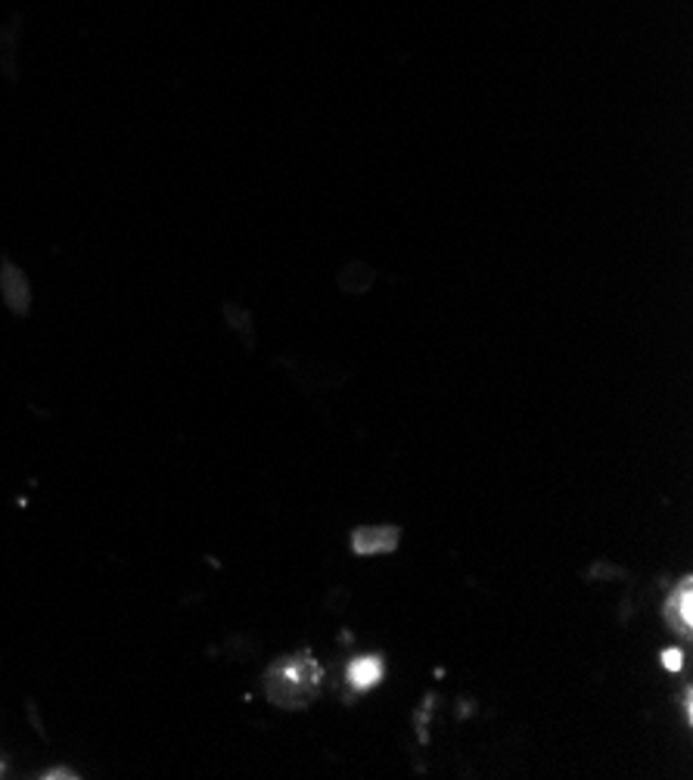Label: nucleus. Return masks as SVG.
Returning <instances> with one entry per match:
<instances>
[{
  "label": "nucleus",
  "instance_id": "obj_1",
  "mask_svg": "<svg viewBox=\"0 0 693 780\" xmlns=\"http://www.w3.org/2000/svg\"><path fill=\"white\" fill-rule=\"evenodd\" d=\"M321 688H324V668L308 650L283 656L265 675V693L278 709H308L318 700Z\"/></svg>",
  "mask_w": 693,
  "mask_h": 780
},
{
  "label": "nucleus",
  "instance_id": "obj_2",
  "mask_svg": "<svg viewBox=\"0 0 693 780\" xmlns=\"http://www.w3.org/2000/svg\"><path fill=\"white\" fill-rule=\"evenodd\" d=\"M401 541L398 526H361L351 532V553L370 557V553H393Z\"/></svg>",
  "mask_w": 693,
  "mask_h": 780
},
{
  "label": "nucleus",
  "instance_id": "obj_3",
  "mask_svg": "<svg viewBox=\"0 0 693 780\" xmlns=\"http://www.w3.org/2000/svg\"><path fill=\"white\" fill-rule=\"evenodd\" d=\"M666 619H669V628H678L684 638H691L693 635V581L691 578H681L678 591L669 597Z\"/></svg>",
  "mask_w": 693,
  "mask_h": 780
},
{
  "label": "nucleus",
  "instance_id": "obj_6",
  "mask_svg": "<svg viewBox=\"0 0 693 780\" xmlns=\"http://www.w3.org/2000/svg\"><path fill=\"white\" fill-rule=\"evenodd\" d=\"M663 663H666V668H671V672H681V650H666V653H663Z\"/></svg>",
  "mask_w": 693,
  "mask_h": 780
},
{
  "label": "nucleus",
  "instance_id": "obj_4",
  "mask_svg": "<svg viewBox=\"0 0 693 780\" xmlns=\"http://www.w3.org/2000/svg\"><path fill=\"white\" fill-rule=\"evenodd\" d=\"M383 681V660L380 656H358L351 666H348V685L355 690H370Z\"/></svg>",
  "mask_w": 693,
  "mask_h": 780
},
{
  "label": "nucleus",
  "instance_id": "obj_5",
  "mask_svg": "<svg viewBox=\"0 0 693 780\" xmlns=\"http://www.w3.org/2000/svg\"><path fill=\"white\" fill-rule=\"evenodd\" d=\"M3 283H7V290H10V298H13V308L16 311H28V290H25V280L23 274L16 271V268H10L7 265V277H3Z\"/></svg>",
  "mask_w": 693,
  "mask_h": 780
},
{
  "label": "nucleus",
  "instance_id": "obj_7",
  "mask_svg": "<svg viewBox=\"0 0 693 780\" xmlns=\"http://www.w3.org/2000/svg\"><path fill=\"white\" fill-rule=\"evenodd\" d=\"M681 700H684V712H688V721H691V715H693V703H691V688H688V690H684V696H681Z\"/></svg>",
  "mask_w": 693,
  "mask_h": 780
}]
</instances>
